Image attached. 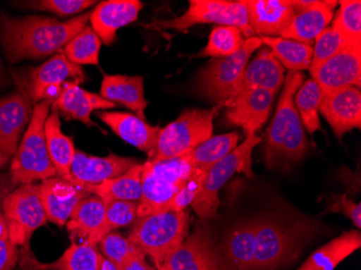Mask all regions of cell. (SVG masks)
<instances>
[{
    "label": "cell",
    "instance_id": "6da1fadb",
    "mask_svg": "<svg viewBox=\"0 0 361 270\" xmlns=\"http://www.w3.org/2000/svg\"><path fill=\"white\" fill-rule=\"evenodd\" d=\"M90 13L61 22L46 16L11 18L3 16L0 37L11 62L50 56L66 46L86 27Z\"/></svg>",
    "mask_w": 361,
    "mask_h": 270
},
{
    "label": "cell",
    "instance_id": "7a4b0ae2",
    "mask_svg": "<svg viewBox=\"0 0 361 270\" xmlns=\"http://www.w3.org/2000/svg\"><path fill=\"white\" fill-rule=\"evenodd\" d=\"M304 79V74L293 70H289L285 78L275 117L267 132L264 155L269 168L295 164L307 152L305 132L294 105V95Z\"/></svg>",
    "mask_w": 361,
    "mask_h": 270
},
{
    "label": "cell",
    "instance_id": "3957f363",
    "mask_svg": "<svg viewBox=\"0 0 361 270\" xmlns=\"http://www.w3.org/2000/svg\"><path fill=\"white\" fill-rule=\"evenodd\" d=\"M252 269L273 270L297 259L310 237V227L301 224L290 225L277 219L252 221Z\"/></svg>",
    "mask_w": 361,
    "mask_h": 270
},
{
    "label": "cell",
    "instance_id": "277c9868",
    "mask_svg": "<svg viewBox=\"0 0 361 270\" xmlns=\"http://www.w3.org/2000/svg\"><path fill=\"white\" fill-rule=\"evenodd\" d=\"M51 105V101H42L32 109L27 130L10 166V176L16 185L32 184L34 180H48L56 176L44 135V123Z\"/></svg>",
    "mask_w": 361,
    "mask_h": 270
},
{
    "label": "cell",
    "instance_id": "5b68a950",
    "mask_svg": "<svg viewBox=\"0 0 361 270\" xmlns=\"http://www.w3.org/2000/svg\"><path fill=\"white\" fill-rule=\"evenodd\" d=\"M188 214L184 211L168 210L139 217L129 239L149 255L158 268L188 235Z\"/></svg>",
    "mask_w": 361,
    "mask_h": 270
},
{
    "label": "cell",
    "instance_id": "8992f818",
    "mask_svg": "<svg viewBox=\"0 0 361 270\" xmlns=\"http://www.w3.org/2000/svg\"><path fill=\"white\" fill-rule=\"evenodd\" d=\"M259 142H262L261 137L255 134H247L241 145L209 168L204 184L192 202V209L200 219H210L216 216L220 204L219 192L235 173L239 172L247 178H255L252 152Z\"/></svg>",
    "mask_w": 361,
    "mask_h": 270
},
{
    "label": "cell",
    "instance_id": "52a82bcc",
    "mask_svg": "<svg viewBox=\"0 0 361 270\" xmlns=\"http://www.w3.org/2000/svg\"><path fill=\"white\" fill-rule=\"evenodd\" d=\"M219 106L190 109L158 134L155 153L149 160H164L188 155L197 146L212 137L213 118Z\"/></svg>",
    "mask_w": 361,
    "mask_h": 270
},
{
    "label": "cell",
    "instance_id": "ba28073f",
    "mask_svg": "<svg viewBox=\"0 0 361 270\" xmlns=\"http://www.w3.org/2000/svg\"><path fill=\"white\" fill-rule=\"evenodd\" d=\"M262 46L261 38L253 36L245 39L243 47L233 56L213 59L198 76L200 92L219 106H225L236 94L251 56Z\"/></svg>",
    "mask_w": 361,
    "mask_h": 270
},
{
    "label": "cell",
    "instance_id": "9c48e42d",
    "mask_svg": "<svg viewBox=\"0 0 361 270\" xmlns=\"http://www.w3.org/2000/svg\"><path fill=\"white\" fill-rule=\"evenodd\" d=\"M185 13L170 20L160 22L167 28L183 30L197 24H219L221 26H234L243 32V37H253L245 1H225V0H190Z\"/></svg>",
    "mask_w": 361,
    "mask_h": 270
},
{
    "label": "cell",
    "instance_id": "30bf717a",
    "mask_svg": "<svg viewBox=\"0 0 361 270\" xmlns=\"http://www.w3.org/2000/svg\"><path fill=\"white\" fill-rule=\"evenodd\" d=\"M3 211L10 240L16 247H27L32 233L48 221L37 185H21L14 190L6 198Z\"/></svg>",
    "mask_w": 361,
    "mask_h": 270
},
{
    "label": "cell",
    "instance_id": "8fae6325",
    "mask_svg": "<svg viewBox=\"0 0 361 270\" xmlns=\"http://www.w3.org/2000/svg\"><path fill=\"white\" fill-rule=\"evenodd\" d=\"M71 79L82 82L84 70L80 65L70 62L64 52L59 51L42 66L32 70L25 80L20 81V85L27 91L34 104L42 101L54 103L62 93L63 85Z\"/></svg>",
    "mask_w": 361,
    "mask_h": 270
},
{
    "label": "cell",
    "instance_id": "7c38bea8",
    "mask_svg": "<svg viewBox=\"0 0 361 270\" xmlns=\"http://www.w3.org/2000/svg\"><path fill=\"white\" fill-rule=\"evenodd\" d=\"M322 95L361 85V44L348 46L310 72Z\"/></svg>",
    "mask_w": 361,
    "mask_h": 270
},
{
    "label": "cell",
    "instance_id": "4fadbf2b",
    "mask_svg": "<svg viewBox=\"0 0 361 270\" xmlns=\"http://www.w3.org/2000/svg\"><path fill=\"white\" fill-rule=\"evenodd\" d=\"M32 105L22 85L19 90L0 99V155L7 159L16 155L21 134L32 118Z\"/></svg>",
    "mask_w": 361,
    "mask_h": 270
},
{
    "label": "cell",
    "instance_id": "5bb4252c",
    "mask_svg": "<svg viewBox=\"0 0 361 270\" xmlns=\"http://www.w3.org/2000/svg\"><path fill=\"white\" fill-rule=\"evenodd\" d=\"M171 270H227L224 259L204 227L184 239L166 261Z\"/></svg>",
    "mask_w": 361,
    "mask_h": 270
},
{
    "label": "cell",
    "instance_id": "9a60e30c",
    "mask_svg": "<svg viewBox=\"0 0 361 270\" xmlns=\"http://www.w3.org/2000/svg\"><path fill=\"white\" fill-rule=\"evenodd\" d=\"M338 4L336 0H294L297 13L281 37L312 46L320 32L329 27Z\"/></svg>",
    "mask_w": 361,
    "mask_h": 270
},
{
    "label": "cell",
    "instance_id": "2e32d148",
    "mask_svg": "<svg viewBox=\"0 0 361 270\" xmlns=\"http://www.w3.org/2000/svg\"><path fill=\"white\" fill-rule=\"evenodd\" d=\"M137 164L139 162L135 158L121 157L111 153L106 157H94L76 150L71 176L73 183L86 188L119 178Z\"/></svg>",
    "mask_w": 361,
    "mask_h": 270
},
{
    "label": "cell",
    "instance_id": "e0dca14e",
    "mask_svg": "<svg viewBox=\"0 0 361 270\" xmlns=\"http://www.w3.org/2000/svg\"><path fill=\"white\" fill-rule=\"evenodd\" d=\"M275 95L264 89L236 95L226 104L227 125L243 128L245 135L255 134L269 119Z\"/></svg>",
    "mask_w": 361,
    "mask_h": 270
},
{
    "label": "cell",
    "instance_id": "ac0fdd59",
    "mask_svg": "<svg viewBox=\"0 0 361 270\" xmlns=\"http://www.w3.org/2000/svg\"><path fill=\"white\" fill-rule=\"evenodd\" d=\"M38 190L47 219L58 226H64L77 204L90 195L81 185L56 176L42 180Z\"/></svg>",
    "mask_w": 361,
    "mask_h": 270
},
{
    "label": "cell",
    "instance_id": "d6986e66",
    "mask_svg": "<svg viewBox=\"0 0 361 270\" xmlns=\"http://www.w3.org/2000/svg\"><path fill=\"white\" fill-rule=\"evenodd\" d=\"M319 111L331 125L336 137L361 128V92L357 87H348L322 99Z\"/></svg>",
    "mask_w": 361,
    "mask_h": 270
},
{
    "label": "cell",
    "instance_id": "ffe728a7",
    "mask_svg": "<svg viewBox=\"0 0 361 270\" xmlns=\"http://www.w3.org/2000/svg\"><path fill=\"white\" fill-rule=\"evenodd\" d=\"M248 20L259 37H281L297 13L294 0H245Z\"/></svg>",
    "mask_w": 361,
    "mask_h": 270
},
{
    "label": "cell",
    "instance_id": "44dd1931",
    "mask_svg": "<svg viewBox=\"0 0 361 270\" xmlns=\"http://www.w3.org/2000/svg\"><path fill=\"white\" fill-rule=\"evenodd\" d=\"M143 4L139 0L102 1L90 13L91 27L106 46L113 44L119 28L133 23Z\"/></svg>",
    "mask_w": 361,
    "mask_h": 270
},
{
    "label": "cell",
    "instance_id": "7402d4cb",
    "mask_svg": "<svg viewBox=\"0 0 361 270\" xmlns=\"http://www.w3.org/2000/svg\"><path fill=\"white\" fill-rule=\"evenodd\" d=\"M52 109L60 111L66 119H74L84 123L88 127L95 123L91 121V113L95 109H109L116 106L101 95L88 92L79 87L77 81H66L63 85L62 93L52 103Z\"/></svg>",
    "mask_w": 361,
    "mask_h": 270
},
{
    "label": "cell",
    "instance_id": "603a6c76",
    "mask_svg": "<svg viewBox=\"0 0 361 270\" xmlns=\"http://www.w3.org/2000/svg\"><path fill=\"white\" fill-rule=\"evenodd\" d=\"M283 83H285V67L275 58L269 48H263L245 67L243 79L235 97L240 93L257 90V89H264L276 94L281 90Z\"/></svg>",
    "mask_w": 361,
    "mask_h": 270
},
{
    "label": "cell",
    "instance_id": "cb8c5ba5",
    "mask_svg": "<svg viewBox=\"0 0 361 270\" xmlns=\"http://www.w3.org/2000/svg\"><path fill=\"white\" fill-rule=\"evenodd\" d=\"M99 118L123 141L149 154V159L153 157L161 128L149 125L133 113H101Z\"/></svg>",
    "mask_w": 361,
    "mask_h": 270
},
{
    "label": "cell",
    "instance_id": "d4e9b609",
    "mask_svg": "<svg viewBox=\"0 0 361 270\" xmlns=\"http://www.w3.org/2000/svg\"><path fill=\"white\" fill-rule=\"evenodd\" d=\"M101 97L109 102L128 107L145 121L144 111L147 102L144 97L143 77L105 74L101 86Z\"/></svg>",
    "mask_w": 361,
    "mask_h": 270
},
{
    "label": "cell",
    "instance_id": "484cf974",
    "mask_svg": "<svg viewBox=\"0 0 361 270\" xmlns=\"http://www.w3.org/2000/svg\"><path fill=\"white\" fill-rule=\"evenodd\" d=\"M30 254L28 247H23L21 263L32 270H100L103 257L88 243H73L58 261L51 264H40Z\"/></svg>",
    "mask_w": 361,
    "mask_h": 270
},
{
    "label": "cell",
    "instance_id": "4316f807",
    "mask_svg": "<svg viewBox=\"0 0 361 270\" xmlns=\"http://www.w3.org/2000/svg\"><path fill=\"white\" fill-rule=\"evenodd\" d=\"M44 135L49 157L56 168V176L73 183L71 166L76 149L72 137L63 134L61 129L60 113L56 109H52L51 115L47 118L44 123Z\"/></svg>",
    "mask_w": 361,
    "mask_h": 270
},
{
    "label": "cell",
    "instance_id": "83f0119b",
    "mask_svg": "<svg viewBox=\"0 0 361 270\" xmlns=\"http://www.w3.org/2000/svg\"><path fill=\"white\" fill-rule=\"evenodd\" d=\"M360 247V233L358 231H345L314 252L298 270H334L341 262Z\"/></svg>",
    "mask_w": 361,
    "mask_h": 270
},
{
    "label": "cell",
    "instance_id": "f1b7e54d",
    "mask_svg": "<svg viewBox=\"0 0 361 270\" xmlns=\"http://www.w3.org/2000/svg\"><path fill=\"white\" fill-rule=\"evenodd\" d=\"M106 204L99 197H88L81 200L73 211L68 229L73 238L94 245L95 235L104 221Z\"/></svg>",
    "mask_w": 361,
    "mask_h": 270
},
{
    "label": "cell",
    "instance_id": "f546056e",
    "mask_svg": "<svg viewBox=\"0 0 361 270\" xmlns=\"http://www.w3.org/2000/svg\"><path fill=\"white\" fill-rule=\"evenodd\" d=\"M253 223L245 222L227 233L223 243V259L233 270L252 269Z\"/></svg>",
    "mask_w": 361,
    "mask_h": 270
},
{
    "label": "cell",
    "instance_id": "4dcf8cb0",
    "mask_svg": "<svg viewBox=\"0 0 361 270\" xmlns=\"http://www.w3.org/2000/svg\"><path fill=\"white\" fill-rule=\"evenodd\" d=\"M142 164L133 166L131 170L113 180H105L102 184L85 188L89 194H95L105 204L111 201H140L142 197Z\"/></svg>",
    "mask_w": 361,
    "mask_h": 270
},
{
    "label": "cell",
    "instance_id": "1f68e13d",
    "mask_svg": "<svg viewBox=\"0 0 361 270\" xmlns=\"http://www.w3.org/2000/svg\"><path fill=\"white\" fill-rule=\"evenodd\" d=\"M281 64L289 70H308L313 59V47L281 37H259Z\"/></svg>",
    "mask_w": 361,
    "mask_h": 270
},
{
    "label": "cell",
    "instance_id": "d6a6232c",
    "mask_svg": "<svg viewBox=\"0 0 361 270\" xmlns=\"http://www.w3.org/2000/svg\"><path fill=\"white\" fill-rule=\"evenodd\" d=\"M238 141L239 134L237 132L211 137L192 150L188 155V159L196 168L209 170L213 164L232 153Z\"/></svg>",
    "mask_w": 361,
    "mask_h": 270
},
{
    "label": "cell",
    "instance_id": "836d02e7",
    "mask_svg": "<svg viewBox=\"0 0 361 270\" xmlns=\"http://www.w3.org/2000/svg\"><path fill=\"white\" fill-rule=\"evenodd\" d=\"M322 99L324 95L322 90L313 78L306 80L294 95V105L297 107L302 125L310 134L322 129L319 106Z\"/></svg>",
    "mask_w": 361,
    "mask_h": 270
},
{
    "label": "cell",
    "instance_id": "e575fe53",
    "mask_svg": "<svg viewBox=\"0 0 361 270\" xmlns=\"http://www.w3.org/2000/svg\"><path fill=\"white\" fill-rule=\"evenodd\" d=\"M101 39L91 26L86 25L64 48V54L70 62L77 65L99 64Z\"/></svg>",
    "mask_w": 361,
    "mask_h": 270
},
{
    "label": "cell",
    "instance_id": "d590c367",
    "mask_svg": "<svg viewBox=\"0 0 361 270\" xmlns=\"http://www.w3.org/2000/svg\"><path fill=\"white\" fill-rule=\"evenodd\" d=\"M245 42L243 32L234 26H216L209 36V42L200 56L227 58L236 54Z\"/></svg>",
    "mask_w": 361,
    "mask_h": 270
},
{
    "label": "cell",
    "instance_id": "8d00e7d4",
    "mask_svg": "<svg viewBox=\"0 0 361 270\" xmlns=\"http://www.w3.org/2000/svg\"><path fill=\"white\" fill-rule=\"evenodd\" d=\"M338 4L340 9L332 26L350 44H361L360 0H343Z\"/></svg>",
    "mask_w": 361,
    "mask_h": 270
},
{
    "label": "cell",
    "instance_id": "74e56055",
    "mask_svg": "<svg viewBox=\"0 0 361 270\" xmlns=\"http://www.w3.org/2000/svg\"><path fill=\"white\" fill-rule=\"evenodd\" d=\"M105 204H106V211H105L104 221L95 235L94 245H99L105 235L115 229L131 224L137 217V202L119 200L111 201Z\"/></svg>",
    "mask_w": 361,
    "mask_h": 270
},
{
    "label": "cell",
    "instance_id": "f35d334b",
    "mask_svg": "<svg viewBox=\"0 0 361 270\" xmlns=\"http://www.w3.org/2000/svg\"><path fill=\"white\" fill-rule=\"evenodd\" d=\"M99 245H100L103 257L111 261L114 265H116L118 269L130 259L144 253L129 238H125L121 233H114V231L105 235Z\"/></svg>",
    "mask_w": 361,
    "mask_h": 270
},
{
    "label": "cell",
    "instance_id": "ab89813d",
    "mask_svg": "<svg viewBox=\"0 0 361 270\" xmlns=\"http://www.w3.org/2000/svg\"><path fill=\"white\" fill-rule=\"evenodd\" d=\"M348 46H357V44H350L334 26L324 28L316 38L315 47L313 48V59L308 70L310 72L316 70L324 61L329 60Z\"/></svg>",
    "mask_w": 361,
    "mask_h": 270
},
{
    "label": "cell",
    "instance_id": "60d3db41",
    "mask_svg": "<svg viewBox=\"0 0 361 270\" xmlns=\"http://www.w3.org/2000/svg\"><path fill=\"white\" fill-rule=\"evenodd\" d=\"M94 4L95 1L93 0H42V1L28 3L27 6L65 16L79 13L88 9Z\"/></svg>",
    "mask_w": 361,
    "mask_h": 270
},
{
    "label": "cell",
    "instance_id": "b9f144b4",
    "mask_svg": "<svg viewBox=\"0 0 361 270\" xmlns=\"http://www.w3.org/2000/svg\"><path fill=\"white\" fill-rule=\"evenodd\" d=\"M19 252L9 237V229L3 213L0 212V270H12L18 263Z\"/></svg>",
    "mask_w": 361,
    "mask_h": 270
},
{
    "label": "cell",
    "instance_id": "7bdbcfd3",
    "mask_svg": "<svg viewBox=\"0 0 361 270\" xmlns=\"http://www.w3.org/2000/svg\"><path fill=\"white\" fill-rule=\"evenodd\" d=\"M326 212L342 213L352 221L357 228H361V204H356L348 194L332 195V200L326 207Z\"/></svg>",
    "mask_w": 361,
    "mask_h": 270
},
{
    "label": "cell",
    "instance_id": "ee69618b",
    "mask_svg": "<svg viewBox=\"0 0 361 270\" xmlns=\"http://www.w3.org/2000/svg\"><path fill=\"white\" fill-rule=\"evenodd\" d=\"M16 186V185L14 184L10 174H1L0 176V211L3 210L6 198L13 192Z\"/></svg>",
    "mask_w": 361,
    "mask_h": 270
},
{
    "label": "cell",
    "instance_id": "f6af8a7d",
    "mask_svg": "<svg viewBox=\"0 0 361 270\" xmlns=\"http://www.w3.org/2000/svg\"><path fill=\"white\" fill-rule=\"evenodd\" d=\"M144 253L137 255L125 264L119 270H155L149 264L146 263Z\"/></svg>",
    "mask_w": 361,
    "mask_h": 270
},
{
    "label": "cell",
    "instance_id": "bcb514c9",
    "mask_svg": "<svg viewBox=\"0 0 361 270\" xmlns=\"http://www.w3.org/2000/svg\"><path fill=\"white\" fill-rule=\"evenodd\" d=\"M100 270H119L116 265H114L111 261L105 259L104 257L101 259V267Z\"/></svg>",
    "mask_w": 361,
    "mask_h": 270
},
{
    "label": "cell",
    "instance_id": "7dc6e473",
    "mask_svg": "<svg viewBox=\"0 0 361 270\" xmlns=\"http://www.w3.org/2000/svg\"><path fill=\"white\" fill-rule=\"evenodd\" d=\"M8 160L9 159H7V158L0 155V168H4L6 166H7Z\"/></svg>",
    "mask_w": 361,
    "mask_h": 270
},
{
    "label": "cell",
    "instance_id": "c3c4849f",
    "mask_svg": "<svg viewBox=\"0 0 361 270\" xmlns=\"http://www.w3.org/2000/svg\"><path fill=\"white\" fill-rule=\"evenodd\" d=\"M158 270H171L169 267H168L166 264H164V265L160 266L159 268H158Z\"/></svg>",
    "mask_w": 361,
    "mask_h": 270
},
{
    "label": "cell",
    "instance_id": "681fc988",
    "mask_svg": "<svg viewBox=\"0 0 361 270\" xmlns=\"http://www.w3.org/2000/svg\"><path fill=\"white\" fill-rule=\"evenodd\" d=\"M3 75V70H1V65H0V77Z\"/></svg>",
    "mask_w": 361,
    "mask_h": 270
}]
</instances>
